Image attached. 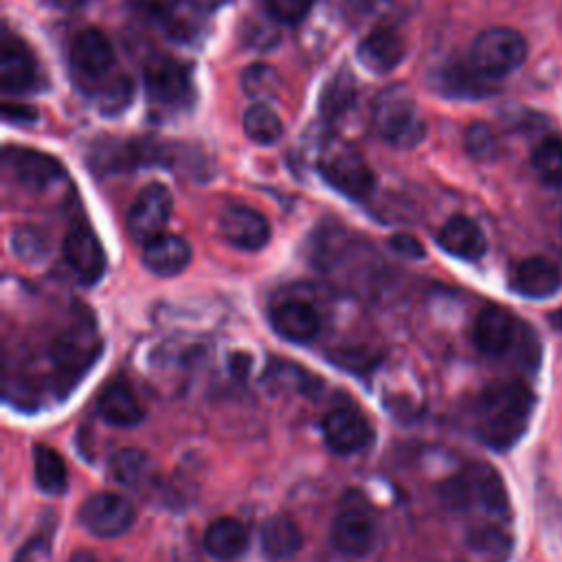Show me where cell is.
<instances>
[{
  "instance_id": "obj_34",
  "label": "cell",
  "mask_w": 562,
  "mask_h": 562,
  "mask_svg": "<svg viewBox=\"0 0 562 562\" xmlns=\"http://www.w3.org/2000/svg\"><path fill=\"white\" fill-rule=\"evenodd\" d=\"M11 246H13V252L26 261H37L46 255V237L31 226H22L13 231Z\"/></svg>"
},
{
  "instance_id": "obj_28",
  "label": "cell",
  "mask_w": 562,
  "mask_h": 562,
  "mask_svg": "<svg viewBox=\"0 0 562 562\" xmlns=\"http://www.w3.org/2000/svg\"><path fill=\"white\" fill-rule=\"evenodd\" d=\"M33 474H35V483L42 492H46V494L66 492L68 472H66V463L57 450H53L44 443H37L33 448Z\"/></svg>"
},
{
  "instance_id": "obj_1",
  "label": "cell",
  "mask_w": 562,
  "mask_h": 562,
  "mask_svg": "<svg viewBox=\"0 0 562 562\" xmlns=\"http://www.w3.org/2000/svg\"><path fill=\"white\" fill-rule=\"evenodd\" d=\"M536 397L522 382H496L474 404V432L492 450H509L527 430Z\"/></svg>"
},
{
  "instance_id": "obj_22",
  "label": "cell",
  "mask_w": 562,
  "mask_h": 562,
  "mask_svg": "<svg viewBox=\"0 0 562 562\" xmlns=\"http://www.w3.org/2000/svg\"><path fill=\"white\" fill-rule=\"evenodd\" d=\"M7 160L13 165L15 178L31 191H44L64 176L61 165L42 151L11 149Z\"/></svg>"
},
{
  "instance_id": "obj_42",
  "label": "cell",
  "mask_w": 562,
  "mask_h": 562,
  "mask_svg": "<svg viewBox=\"0 0 562 562\" xmlns=\"http://www.w3.org/2000/svg\"><path fill=\"white\" fill-rule=\"evenodd\" d=\"M549 323H551V327H555V329L562 331V307L555 310L553 314H549Z\"/></svg>"
},
{
  "instance_id": "obj_40",
  "label": "cell",
  "mask_w": 562,
  "mask_h": 562,
  "mask_svg": "<svg viewBox=\"0 0 562 562\" xmlns=\"http://www.w3.org/2000/svg\"><path fill=\"white\" fill-rule=\"evenodd\" d=\"M53 7H57V9H66V11H70V9H77V7H81V4H86L88 0H48Z\"/></svg>"
},
{
  "instance_id": "obj_39",
  "label": "cell",
  "mask_w": 562,
  "mask_h": 562,
  "mask_svg": "<svg viewBox=\"0 0 562 562\" xmlns=\"http://www.w3.org/2000/svg\"><path fill=\"white\" fill-rule=\"evenodd\" d=\"M11 114H15V119H24V121H33V119H37V112L35 110H31V108H26V105H13V103H4V119L7 116H11Z\"/></svg>"
},
{
  "instance_id": "obj_17",
  "label": "cell",
  "mask_w": 562,
  "mask_h": 562,
  "mask_svg": "<svg viewBox=\"0 0 562 562\" xmlns=\"http://www.w3.org/2000/svg\"><path fill=\"white\" fill-rule=\"evenodd\" d=\"M356 55L367 70L384 75L404 59V42L397 31L389 26H375L362 37Z\"/></svg>"
},
{
  "instance_id": "obj_4",
  "label": "cell",
  "mask_w": 562,
  "mask_h": 562,
  "mask_svg": "<svg viewBox=\"0 0 562 562\" xmlns=\"http://www.w3.org/2000/svg\"><path fill=\"white\" fill-rule=\"evenodd\" d=\"M527 59V40L509 26H492L476 35L470 64L487 79H501L518 70Z\"/></svg>"
},
{
  "instance_id": "obj_26",
  "label": "cell",
  "mask_w": 562,
  "mask_h": 562,
  "mask_svg": "<svg viewBox=\"0 0 562 562\" xmlns=\"http://www.w3.org/2000/svg\"><path fill=\"white\" fill-rule=\"evenodd\" d=\"M303 547L299 525L288 516H272L261 529V549L270 560H288Z\"/></svg>"
},
{
  "instance_id": "obj_18",
  "label": "cell",
  "mask_w": 562,
  "mask_h": 562,
  "mask_svg": "<svg viewBox=\"0 0 562 562\" xmlns=\"http://www.w3.org/2000/svg\"><path fill=\"white\" fill-rule=\"evenodd\" d=\"M435 90L450 99H485L496 92L492 79L483 77L472 64H448L435 72Z\"/></svg>"
},
{
  "instance_id": "obj_11",
  "label": "cell",
  "mask_w": 562,
  "mask_h": 562,
  "mask_svg": "<svg viewBox=\"0 0 562 562\" xmlns=\"http://www.w3.org/2000/svg\"><path fill=\"white\" fill-rule=\"evenodd\" d=\"M220 231L239 250H259L270 239L268 220L246 204H228L220 215Z\"/></svg>"
},
{
  "instance_id": "obj_6",
  "label": "cell",
  "mask_w": 562,
  "mask_h": 562,
  "mask_svg": "<svg viewBox=\"0 0 562 562\" xmlns=\"http://www.w3.org/2000/svg\"><path fill=\"white\" fill-rule=\"evenodd\" d=\"M375 540H378V520L373 512L360 501L345 503L338 509L331 525V544L345 555L362 558L373 549Z\"/></svg>"
},
{
  "instance_id": "obj_32",
  "label": "cell",
  "mask_w": 562,
  "mask_h": 562,
  "mask_svg": "<svg viewBox=\"0 0 562 562\" xmlns=\"http://www.w3.org/2000/svg\"><path fill=\"white\" fill-rule=\"evenodd\" d=\"M353 79L347 75L336 77L323 92L321 97V112L327 119L340 116L345 110L353 105Z\"/></svg>"
},
{
  "instance_id": "obj_21",
  "label": "cell",
  "mask_w": 562,
  "mask_h": 562,
  "mask_svg": "<svg viewBox=\"0 0 562 562\" xmlns=\"http://www.w3.org/2000/svg\"><path fill=\"white\" fill-rule=\"evenodd\" d=\"M35 83V59L15 37H4L0 48V86L9 94L26 92Z\"/></svg>"
},
{
  "instance_id": "obj_31",
  "label": "cell",
  "mask_w": 562,
  "mask_h": 562,
  "mask_svg": "<svg viewBox=\"0 0 562 562\" xmlns=\"http://www.w3.org/2000/svg\"><path fill=\"white\" fill-rule=\"evenodd\" d=\"M241 88L248 97L257 99L259 103H266L268 99H272L277 94L279 77H277L274 68L268 64H250L248 68H244Z\"/></svg>"
},
{
  "instance_id": "obj_24",
  "label": "cell",
  "mask_w": 562,
  "mask_h": 562,
  "mask_svg": "<svg viewBox=\"0 0 562 562\" xmlns=\"http://www.w3.org/2000/svg\"><path fill=\"white\" fill-rule=\"evenodd\" d=\"M250 536L237 518H217L204 531V549L217 560H235L248 549Z\"/></svg>"
},
{
  "instance_id": "obj_37",
  "label": "cell",
  "mask_w": 562,
  "mask_h": 562,
  "mask_svg": "<svg viewBox=\"0 0 562 562\" xmlns=\"http://www.w3.org/2000/svg\"><path fill=\"white\" fill-rule=\"evenodd\" d=\"M391 248L402 255V257H411V259H422L424 257V246L406 233H397L391 237Z\"/></svg>"
},
{
  "instance_id": "obj_14",
  "label": "cell",
  "mask_w": 562,
  "mask_h": 562,
  "mask_svg": "<svg viewBox=\"0 0 562 562\" xmlns=\"http://www.w3.org/2000/svg\"><path fill=\"white\" fill-rule=\"evenodd\" d=\"M516 294L527 299H547L562 290V266L547 257L522 259L509 279Z\"/></svg>"
},
{
  "instance_id": "obj_8",
  "label": "cell",
  "mask_w": 562,
  "mask_h": 562,
  "mask_svg": "<svg viewBox=\"0 0 562 562\" xmlns=\"http://www.w3.org/2000/svg\"><path fill=\"white\" fill-rule=\"evenodd\" d=\"M134 505L114 492L92 494L79 509L81 525L99 538L123 536L134 525Z\"/></svg>"
},
{
  "instance_id": "obj_9",
  "label": "cell",
  "mask_w": 562,
  "mask_h": 562,
  "mask_svg": "<svg viewBox=\"0 0 562 562\" xmlns=\"http://www.w3.org/2000/svg\"><path fill=\"white\" fill-rule=\"evenodd\" d=\"M522 329L525 325L518 323L507 310L490 305L479 312L472 327V340L481 353L498 358L518 347Z\"/></svg>"
},
{
  "instance_id": "obj_36",
  "label": "cell",
  "mask_w": 562,
  "mask_h": 562,
  "mask_svg": "<svg viewBox=\"0 0 562 562\" xmlns=\"http://www.w3.org/2000/svg\"><path fill=\"white\" fill-rule=\"evenodd\" d=\"M180 0H136L138 9L156 20H173Z\"/></svg>"
},
{
  "instance_id": "obj_25",
  "label": "cell",
  "mask_w": 562,
  "mask_h": 562,
  "mask_svg": "<svg viewBox=\"0 0 562 562\" xmlns=\"http://www.w3.org/2000/svg\"><path fill=\"white\" fill-rule=\"evenodd\" d=\"M110 474L125 487L143 490L151 485L156 476V465L151 457L138 448H121L110 459Z\"/></svg>"
},
{
  "instance_id": "obj_23",
  "label": "cell",
  "mask_w": 562,
  "mask_h": 562,
  "mask_svg": "<svg viewBox=\"0 0 562 562\" xmlns=\"http://www.w3.org/2000/svg\"><path fill=\"white\" fill-rule=\"evenodd\" d=\"M99 415L112 426H134L143 417V408L125 380H114L99 395Z\"/></svg>"
},
{
  "instance_id": "obj_20",
  "label": "cell",
  "mask_w": 562,
  "mask_h": 562,
  "mask_svg": "<svg viewBox=\"0 0 562 562\" xmlns=\"http://www.w3.org/2000/svg\"><path fill=\"white\" fill-rule=\"evenodd\" d=\"M191 261V246L171 233H160L158 237L143 244V263L149 272L158 277L180 274Z\"/></svg>"
},
{
  "instance_id": "obj_30",
  "label": "cell",
  "mask_w": 562,
  "mask_h": 562,
  "mask_svg": "<svg viewBox=\"0 0 562 562\" xmlns=\"http://www.w3.org/2000/svg\"><path fill=\"white\" fill-rule=\"evenodd\" d=\"M533 173L549 187L562 184V138H544L531 151Z\"/></svg>"
},
{
  "instance_id": "obj_41",
  "label": "cell",
  "mask_w": 562,
  "mask_h": 562,
  "mask_svg": "<svg viewBox=\"0 0 562 562\" xmlns=\"http://www.w3.org/2000/svg\"><path fill=\"white\" fill-rule=\"evenodd\" d=\"M68 562H99L97 558H94V553H90V551H77V553H72V558L68 560Z\"/></svg>"
},
{
  "instance_id": "obj_15",
  "label": "cell",
  "mask_w": 562,
  "mask_h": 562,
  "mask_svg": "<svg viewBox=\"0 0 562 562\" xmlns=\"http://www.w3.org/2000/svg\"><path fill=\"white\" fill-rule=\"evenodd\" d=\"M270 323L272 329L290 342H310L321 331L318 312L301 299H288L277 303L270 310Z\"/></svg>"
},
{
  "instance_id": "obj_33",
  "label": "cell",
  "mask_w": 562,
  "mask_h": 562,
  "mask_svg": "<svg viewBox=\"0 0 562 562\" xmlns=\"http://www.w3.org/2000/svg\"><path fill=\"white\" fill-rule=\"evenodd\" d=\"M465 149L476 160H492L498 154V140L485 123H474L465 132Z\"/></svg>"
},
{
  "instance_id": "obj_3",
  "label": "cell",
  "mask_w": 562,
  "mask_h": 562,
  "mask_svg": "<svg viewBox=\"0 0 562 562\" xmlns=\"http://www.w3.org/2000/svg\"><path fill=\"white\" fill-rule=\"evenodd\" d=\"M373 125L389 145L400 149H411L426 136V123L411 92L402 86L380 92L373 105Z\"/></svg>"
},
{
  "instance_id": "obj_29",
  "label": "cell",
  "mask_w": 562,
  "mask_h": 562,
  "mask_svg": "<svg viewBox=\"0 0 562 562\" xmlns=\"http://www.w3.org/2000/svg\"><path fill=\"white\" fill-rule=\"evenodd\" d=\"M244 132L257 145H272L281 138L283 125L270 105L257 101L244 114Z\"/></svg>"
},
{
  "instance_id": "obj_5",
  "label": "cell",
  "mask_w": 562,
  "mask_h": 562,
  "mask_svg": "<svg viewBox=\"0 0 562 562\" xmlns=\"http://www.w3.org/2000/svg\"><path fill=\"white\" fill-rule=\"evenodd\" d=\"M323 178L327 184H331L336 191L351 200H364L371 195L375 187L373 171L364 162V158L347 145L329 147L318 165Z\"/></svg>"
},
{
  "instance_id": "obj_2",
  "label": "cell",
  "mask_w": 562,
  "mask_h": 562,
  "mask_svg": "<svg viewBox=\"0 0 562 562\" xmlns=\"http://www.w3.org/2000/svg\"><path fill=\"white\" fill-rule=\"evenodd\" d=\"M441 496L452 509H474L494 518L505 516L509 509L503 479L487 463H472L448 479L441 487Z\"/></svg>"
},
{
  "instance_id": "obj_12",
  "label": "cell",
  "mask_w": 562,
  "mask_h": 562,
  "mask_svg": "<svg viewBox=\"0 0 562 562\" xmlns=\"http://www.w3.org/2000/svg\"><path fill=\"white\" fill-rule=\"evenodd\" d=\"M64 259L81 283H94L105 272V252L90 226H75L64 239Z\"/></svg>"
},
{
  "instance_id": "obj_38",
  "label": "cell",
  "mask_w": 562,
  "mask_h": 562,
  "mask_svg": "<svg viewBox=\"0 0 562 562\" xmlns=\"http://www.w3.org/2000/svg\"><path fill=\"white\" fill-rule=\"evenodd\" d=\"M46 551H48V538H46V536L33 538V540L15 555V562H37V558H44Z\"/></svg>"
},
{
  "instance_id": "obj_13",
  "label": "cell",
  "mask_w": 562,
  "mask_h": 562,
  "mask_svg": "<svg viewBox=\"0 0 562 562\" xmlns=\"http://www.w3.org/2000/svg\"><path fill=\"white\" fill-rule=\"evenodd\" d=\"M145 88L151 101L176 105L189 97L191 79L180 61L171 57H156L145 66Z\"/></svg>"
},
{
  "instance_id": "obj_35",
  "label": "cell",
  "mask_w": 562,
  "mask_h": 562,
  "mask_svg": "<svg viewBox=\"0 0 562 562\" xmlns=\"http://www.w3.org/2000/svg\"><path fill=\"white\" fill-rule=\"evenodd\" d=\"M266 11L281 24H299L312 11L314 0H263Z\"/></svg>"
},
{
  "instance_id": "obj_19",
  "label": "cell",
  "mask_w": 562,
  "mask_h": 562,
  "mask_svg": "<svg viewBox=\"0 0 562 562\" xmlns=\"http://www.w3.org/2000/svg\"><path fill=\"white\" fill-rule=\"evenodd\" d=\"M437 244L452 257L476 261L487 250V239L481 226L468 215H452L437 235Z\"/></svg>"
},
{
  "instance_id": "obj_7",
  "label": "cell",
  "mask_w": 562,
  "mask_h": 562,
  "mask_svg": "<svg viewBox=\"0 0 562 562\" xmlns=\"http://www.w3.org/2000/svg\"><path fill=\"white\" fill-rule=\"evenodd\" d=\"M171 193L160 182H149L140 189L134 204L127 211V233L134 241L147 244L158 237L171 217Z\"/></svg>"
},
{
  "instance_id": "obj_16",
  "label": "cell",
  "mask_w": 562,
  "mask_h": 562,
  "mask_svg": "<svg viewBox=\"0 0 562 562\" xmlns=\"http://www.w3.org/2000/svg\"><path fill=\"white\" fill-rule=\"evenodd\" d=\"M70 64L86 77H103L114 64V48L99 29H83L70 44Z\"/></svg>"
},
{
  "instance_id": "obj_10",
  "label": "cell",
  "mask_w": 562,
  "mask_h": 562,
  "mask_svg": "<svg viewBox=\"0 0 562 562\" xmlns=\"http://www.w3.org/2000/svg\"><path fill=\"white\" fill-rule=\"evenodd\" d=\"M323 437L331 452L353 454L373 441V428L358 411L334 408L323 417Z\"/></svg>"
},
{
  "instance_id": "obj_27",
  "label": "cell",
  "mask_w": 562,
  "mask_h": 562,
  "mask_svg": "<svg viewBox=\"0 0 562 562\" xmlns=\"http://www.w3.org/2000/svg\"><path fill=\"white\" fill-rule=\"evenodd\" d=\"M509 551V536L494 525H483L468 533L465 562H505Z\"/></svg>"
}]
</instances>
